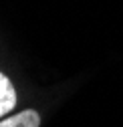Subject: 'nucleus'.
Returning <instances> with one entry per match:
<instances>
[{"label":"nucleus","mask_w":123,"mask_h":127,"mask_svg":"<svg viewBox=\"0 0 123 127\" xmlns=\"http://www.w3.org/2000/svg\"><path fill=\"white\" fill-rule=\"evenodd\" d=\"M14 105H16V91H14L10 79L4 73H0V117L10 113Z\"/></svg>","instance_id":"f257e3e1"},{"label":"nucleus","mask_w":123,"mask_h":127,"mask_svg":"<svg viewBox=\"0 0 123 127\" xmlns=\"http://www.w3.org/2000/svg\"><path fill=\"white\" fill-rule=\"evenodd\" d=\"M38 125H40V117L32 109H26L18 115H12L0 121V127H38Z\"/></svg>","instance_id":"f03ea898"}]
</instances>
